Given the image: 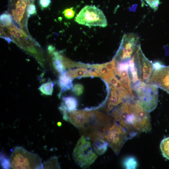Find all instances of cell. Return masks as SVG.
I'll use <instances>...</instances> for the list:
<instances>
[{"label": "cell", "instance_id": "cell-1", "mask_svg": "<svg viewBox=\"0 0 169 169\" xmlns=\"http://www.w3.org/2000/svg\"><path fill=\"white\" fill-rule=\"evenodd\" d=\"M110 127V120L107 115L96 111H89L79 130L87 139L95 141L104 140Z\"/></svg>", "mask_w": 169, "mask_h": 169}, {"label": "cell", "instance_id": "cell-2", "mask_svg": "<svg viewBox=\"0 0 169 169\" xmlns=\"http://www.w3.org/2000/svg\"><path fill=\"white\" fill-rule=\"evenodd\" d=\"M1 37L9 43L13 42L23 50L33 55L41 66L44 65L43 59L37 49L39 45L28 33L18 27L13 23L6 27H1Z\"/></svg>", "mask_w": 169, "mask_h": 169}, {"label": "cell", "instance_id": "cell-3", "mask_svg": "<svg viewBox=\"0 0 169 169\" xmlns=\"http://www.w3.org/2000/svg\"><path fill=\"white\" fill-rule=\"evenodd\" d=\"M158 87L156 85L139 81L135 83L133 90L137 96L136 102L143 109L150 112L158 103Z\"/></svg>", "mask_w": 169, "mask_h": 169}, {"label": "cell", "instance_id": "cell-4", "mask_svg": "<svg viewBox=\"0 0 169 169\" xmlns=\"http://www.w3.org/2000/svg\"><path fill=\"white\" fill-rule=\"evenodd\" d=\"M9 160L13 169H40L43 167L41 159L38 155L28 151L22 146L15 147Z\"/></svg>", "mask_w": 169, "mask_h": 169}, {"label": "cell", "instance_id": "cell-5", "mask_svg": "<svg viewBox=\"0 0 169 169\" xmlns=\"http://www.w3.org/2000/svg\"><path fill=\"white\" fill-rule=\"evenodd\" d=\"M137 133L129 130L115 121L108 130L105 139L108 146L115 154L118 155L126 141L135 136Z\"/></svg>", "mask_w": 169, "mask_h": 169}, {"label": "cell", "instance_id": "cell-6", "mask_svg": "<svg viewBox=\"0 0 169 169\" xmlns=\"http://www.w3.org/2000/svg\"><path fill=\"white\" fill-rule=\"evenodd\" d=\"M87 140L82 136L78 141L73 153L75 162L84 168L94 163L98 155L94 150L91 142Z\"/></svg>", "mask_w": 169, "mask_h": 169}, {"label": "cell", "instance_id": "cell-7", "mask_svg": "<svg viewBox=\"0 0 169 169\" xmlns=\"http://www.w3.org/2000/svg\"><path fill=\"white\" fill-rule=\"evenodd\" d=\"M75 21L79 24L88 26H107L106 18L103 12L94 6L84 7L75 18Z\"/></svg>", "mask_w": 169, "mask_h": 169}, {"label": "cell", "instance_id": "cell-8", "mask_svg": "<svg viewBox=\"0 0 169 169\" xmlns=\"http://www.w3.org/2000/svg\"><path fill=\"white\" fill-rule=\"evenodd\" d=\"M31 2L26 0H8L7 12L12 16L14 24L27 33V21L29 17L26 12L28 5Z\"/></svg>", "mask_w": 169, "mask_h": 169}, {"label": "cell", "instance_id": "cell-9", "mask_svg": "<svg viewBox=\"0 0 169 169\" xmlns=\"http://www.w3.org/2000/svg\"><path fill=\"white\" fill-rule=\"evenodd\" d=\"M139 39L138 36L133 33L124 34L115 58H118L120 61L119 62H125L130 60L140 45Z\"/></svg>", "mask_w": 169, "mask_h": 169}, {"label": "cell", "instance_id": "cell-10", "mask_svg": "<svg viewBox=\"0 0 169 169\" xmlns=\"http://www.w3.org/2000/svg\"><path fill=\"white\" fill-rule=\"evenodd\" d=\"M133 57L138 80L149 84L154 69L153 63L146 58L142 52L140 45Z\"/></svg>", "mask_w": 169, "mask_h": 169}, {"label": "cell", "instance_id": "cell-11", "mask_svg": "<svg viewBox=\"0 0 169 169\" xmlns=\"http://www.w3.org/2000/svg\"><path fill=\"white\" fill-rule=\"evenodd\" d=\"M133 113L132 126L137 132H148L151 129V118L148 111L142 108L136 102L131 103Z\"/></svg>", "mask_w": 169, "mask_h": 169}, {"label": "cell", "instance_id": "cell-12", "mask_svg": "<svg viewBox=\"0 0 169 169\" xmlns=\"http://www.w3.org/2000/svg\"><path fill=\"white\" fill-rule=\"evenodd\" d=\"M149 84L156 85L169 94V66L162 65L160 68L154 69Z\"/></svg>", "mask_w": 169, "mask_h": 169}, {"label": "cell", "instance_id": "cell-13", "mask_svg": "<svg viewBox=\"0 0 169 169\" xmlns=\"http://www.w3.org/2000/svg\"><path fill=\"white\" fill-rule=\"evenodd\" d=\"M67 76L71 79L79 77L89 76H99V75L90 70L84 68H78L65 71Z\"/></svg>", "mask_w": 169, "mask_h": 169}, {"label": "cell", "instance_id": "cell-14", "mask_svg": "<svg viewBox=\"0 0 169 169\" xmlns=\"http://www.w3.org/2000/svg\"><path fill=\"white\" fill-rule=\"evenodd\" d=\"M110 87L111 93L107 106L108 112L110 111L115 106L123 102L124 100L123 98L114 86L110 85Z\"/></svg>", "mask_w": 169, "mask_h": 169}, {"label": "cell", "instance_id": "cell-15", "mask_svg": "<svg viewBox=\"0 0 169 169\" xmlns=\"http://www.w3.org/2000/svg\"><path fill=\"white\" fill-rule=\"evenodd\" d=\"M61 74L59 78V82L61 88V92L62 93L72 87V79L67 76L65 71H64Z\"/></svg>", "mask_w": 169, "mask_h": 169}, {"label": "cell", "instance_id": "cell-16", "mask_svg": "<svg viewBox=\"0 0 169 169\" xmlns=\"http://www.w3.org/2000/svg\"><path fill=\"white\" fill-rule=\"evenodd\" d=\"M92 145L94 150L98 155L103 154L106 151L108 146L106 141L101 139L94 141Z\"/></svg>", "mask_w": 169, "mask_h": 169}, {"label": "cell", "instance_id": "cell-17", "mask_svg": "<svg viewBox=\"0 0 169 169\" xmlns=\"http://www.w3.org/2000/svg\"><path fill=\"white\" fill-rule=\"evenodd\" d=\"M63 100L64 103H62V106L66 109L68 111L75 110L77 106V100L71 96L63 97Z\"/></svg>", "mask_w": 169, "mask_h": 169}, {"label": "cell", "instance_id": "cell-18", "mask_svg": "<svg viewBox=\"0 0 169 169\" xmlns=\"http://www.w3.org/2000/svg\"><path fill=\"white\" fill-rule=\"evenodd\" d=\"M95 71L106 82L111 74L114 73V71H109L104 64L97 65Z\"/></svg>", "mask_w": 169, "mask_h": 169}, {"label": "cell", "instance_id": "cell-19", "mask_svg": "<svg viewBox=\"0 0 169 169\" xmlns=\"http://www.w3.org/2000/svg\"><path fill=\"white\" fill-rule=\"evenodd\" d=\"M160 147L163 157L169 160V137L165 138L161 141Z\"/></svg>", "mask_w": 169, "mask_h": 169}, {"label": "cell", "instance_id": "cell-20", "mask_svg": "<svg viewBox=\"0 0 169 169\" xmlns=\"http://www.w3.org/2000/svg\"><path fill=\"white\" fill-rule=\"evenodd\" d=\"M0 20L1 27L7 26L13 23L12 16L7 12L0 15Z\"/></svg>", "mask_w": 169, "mask_h": 169}, {"label": "cell", "instance_id": "cell-21", "mask_svg": "<svg viewBox=\"0 0 169 169\" xmlns=\"http://www.w3.org/2000/svg\"><path fill=\"white\" fill-rule=\"evenodd\" d=\"M54 84L51 82H48L42 84L39 88V90L43 94L51 95L52 94Z\"/></svg>", "mask_w": 169, "mask_h": 169}, {"label": "cell", "instance_id": "cell-22", "mask_svg": "<svg viewBox=\"0 0 169 169\" xmlns=\"http://www.w3.org/2000/svg\"><path fill=\"white\" fill-rule=\"evenodd\" d=\"M123 164L126 169H135L137 166V162L136 159L132 156L125 159Z\"/></svg>", "mask_w": 169, "mask_h": 169}, {"label": "cell", "instance_id": "cell-23", "mask_svg": "<svg viewBox=\"0 0 169 169\" xmlns=\"http://www.w3.org/2000/svg\"><path fill=\"white\" fill-rule=\"evenodd\" d=\"M26 12L29 18L31 15L37 13L36 7L33 2H31L28 5L26 8Z\"/></svg>", "mask_w": 169, "mask_h": 169}, {"label": "cell", "instance_id": "cell-24", "mask_svg": "<svg viewBox=\"0 0 169 169\" xmlns=\"http://www.w3.org/2000/svg\"><path fill=\"white\" fill-rule=\"evenodd\" d=\"M75 12L73 8H70L65 9L62 12L65 18L68 19L73 18L75 14Z\"/></svg>", "mask_w": 169, "mask_h": 169}, {"label": "cell", "instance_id": "cell-25", "mask_svg": "<svg viewBox=\"0 0 169 169\" xmlns=\"http://www.w3.org/2000/svg\"><path fill=\"white\" fill-rule=\"evenodd\" d=\"M51 3V0H39V4L42 9L48 7Z\"/></svg>", "mask_w": 169, "mask_h": 169}, {"label": "cell", "instance_id": "cell-26", "mask_svg": "<svg viewBox=\"0 0 169 169\" xmlns=\"http://www.w3.org/2000/svg\"><path fill=\"white\" fill-rule=\"evenodd\" d=\"M83 87L81 85L77 84L74 85L73 91L77 95H80L82 91Z\"/></svg>", "mask_w": 169, "mask_h": 169}, {"label": "cell", "instance_id": "cell-27", "mask_svg": "<svg viewBox=\"0 0 169 169\" xmlns=\"http://www.w3.org/2000/svg\"><path fill=\"white\" fill-rule=\"evenodd\" d=\"M146 3L149 5L151 2V0H145Z\"/></svg>", "mask_w": 169, "mask_h": 169}, {"label": "cell", "instance_id": "cell-28", "mask_svg": "<svg viewBox=\"0 0 169 169\" xmlns=\"http://www.w3.org/2000/svg\"><path fill=\"white\" fill-rule=\"evenodd\" d=\"M61 122H58L57 123V125L58 126H60L61 125Z\"/></svg>", "mask_w": 169, "mask_h": 169}, {"label": "cell", "instance_id": "cell-29", "mask_svg": "<svg viewBox=\"0 0 169 169\" xmlns=\"http://www.w3.org/2000/svg\"><path fill=\"white\" fill-rule=\"evenodd\" d=\"M26 0L29 1L33 2L34 1V0Z\"/></svg>", "mask_w": 169, "mask_h": 169}]
</instances>
